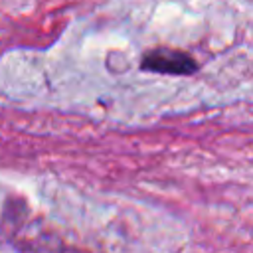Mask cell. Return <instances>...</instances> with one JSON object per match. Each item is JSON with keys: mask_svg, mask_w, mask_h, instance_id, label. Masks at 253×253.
<instances>
[{"mask_svg": "<svg viewBox=\"0 0 253 253\" xmlns=\"http://www.w3.org/2000/svg\"><path fill=\"white\" fill-rule=\"evenodd\" d=\"M140 69L152 71V73H166V75H192L196 73L198 63L186 51L154 47L142 55Z\"/></svg>", "mask_w": 253, "mask_h": 253, "instance_id": "6da1fadb", "label": "cell"}]
</instances>
